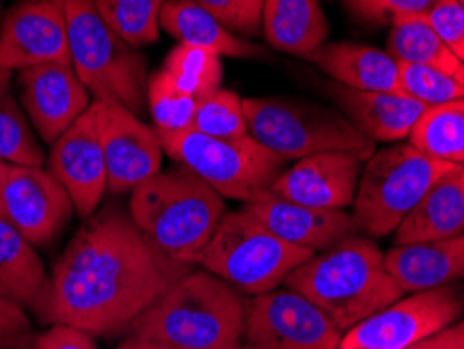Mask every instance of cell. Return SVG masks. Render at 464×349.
<instances>
[{"label":"cell","mask_w":464,"mask_h":349,"mask_svg":"<svg viewBox=\"0 0 464 349\" xmlns=\"http://www.w3.org/2000/svg\"><path fill=\"white\" fill-rule=\"evenodd\" d=\"M190 270L157 251L130 214L97 209L54 264L38 320L111 337L130 331Z\"/></svg>","instance_id":"6da1fadb"},{"label":"cell","mask_w":464,"mask_h":349,"mask_svg":"<svg viewBox=\"0 0 464 349\" xmlns=\"http://www.w3.org/2000/svg\"><path fill=\"white\" fill-rule=\"evenodd\" d=\"M283 285L316 304L343 333L404 296L389 275L385 253L358 235L314 253Z\"/></svg>","instance_id":"7a4b0ae2"},{"label":"cell","mask_w":464,"mask_h":349,"mask_svg":"<svg viewBox=\"0 0 464 349\" xmlns=\"http://www.w3.org/2000/svg\"><path fill=\"white\" fill-rule=\"evenodd\" d=\"M245 297L206 268L190 270L130 328L134 337L174 349H237Z\"/></svg>","instance_id":"3957f363"},{"label":"cell","mask_w":464,"mask_h":349,"mask_svg":"<svg viewBox=\"0 0 464 349\" xmlns=\"http://www.w3.org/2000/svg\"><path fill=\"white\" fill-rule=\"evenodd\" d=\"M130 218L157 251L195 268L227 214L224 197L187 168L160 172L130 197Z\"/></svg>","instance_id":"277c9868"},{"label":"cell","mask_w":464,"mask_h":349,"mask_svg":"<svg viewBox=\"0 0 464 349\" xmlns=\"http://www.w3.org/2000/svg\"><path fill=\"white\" fill-rule=\"evenodd\" d=\"M67 19L72 67L94 101L120 102L147 113L149 72L142 54L105 24L94 0H61Z\"/></svg>","instance_id":"5b68a950"},{"label":"cell","mask_w":464,"mask_h":349,"mask_svg":"<svg viewBox=\"0 0 464 349\" xmlns=\"http://www.w3.org/2000/svg\"><path fill=\"white\" fill-rule=\"evenodd\" d=\"M312 256L314 251L283 241L241 208L224 214L199 264L245 297H254L278 289Z\"/></svg>","instance_id":"8992f818"},{"label":"cell","mask_w":464,"mask_h":349,"mask_svg":"<svg viewBox=\"0 0 464 349\" xmlns=\"http://www.w3.org/2000/svg\"><path fill=\"white\" fill-rule=\"evenodd\" d=\"M459 166L422 153L411 142L374 150L362 170L353 220L368 237H387L429 190Z\"/></svg>","instance_id":"52a82bcc"},{"label":"cell","mask_w":464,"mask_h":349,"mask_svg":"<svg viewBox=\"0 0 464 349\" xmlns=\"http://www.w3.org/2000/svg\"><path fill=\"white\" fill-rule=\"evenodd\" d=\"M249 134L285 161L347 150L371 160L374 142L345 115L333 109L291 99H243Z\"/></svg>","instance_id":"ba28073f"},{"label":"cell","mask_w":464,"mask_h":349,"mask_svg":"<svg viewBox=\"0 0 464 349\" xmlns=\"http://www.w3.org/2000/svg\"><path fill=\"white\" fill-rule=\"evenodd\" d=\"M157 136L161 149L176 163L199 176L218 195L243 203L268 193L286 163L251 134L216 139L188 128L180 132H157Z\"/></svg>","instance_id":"9c48e42d"},{"label":"cell","mask_w":464,"mask_h":349,"mask_svg":"<svg viewBox=\"0 0 464 349\" xmlns=\"http://www.w3.org/2000/svg\"><path fill=\"white\" fill-rule=\"evenodd\" d=\"M464 316V285L400 297L343 333L339 349H400L433 337Z\"/></svg>","instance_id":"30bf717a"},{"label":"cell","mask_w":464,"mask_h":349,"mask_svg":"<svg viewBox=\"0 0 464 349\" xmlns=\"http://www.w3.org/2000/svg\"><path fill=\"white\" fill-rule=\"evenodd\" d=\"M343 331L293 289L245 297L243 345L254 349H339Z\"/></svg>","instance_id":"8fae6325"},{"label":"cell","mask_w":464,"mask_h":349,"mask_svg":"<svg viewBox=\"0 0 464 349\" xmlns=\"http://www.w3.org/2000/svg\"><path fill=\"white\" fill-rule=\"evenodd\" d=\"M91 107L105 153L109 193H132L161 172L163 149L155 128L120 102L94 101Z\"/></svg>","instance_id":"7c38bea8"},{"label":"cell","mask_w":464,"mask_h":349,"mask_svg":"<svg viewBox=\"0 0 464 349\" xmlns=\"http://www.w3.org/2000/svg\"><path fill=\"white\" fill-rule=\"evenodd\" d=\"M72 65L67 19L61 0H22L3 17L0 70Z\"/></svg>","instance_id":"4fadbf2b"},{"label":"cell","mask_w":464,"mask_h":349,"mask_svg":"<svg viewBox=\"0 0 464 349\" xmlns=\"http://www.w3.org/2000/svg\"><path fill=\"white\" fill-rule=\"evenodd\" d=\"M5 220L34 247H44L72 220L73 201L49 170L6 166L3 184Z\"/></svg>","instance_id":"5bb4252c"},{"label":"cell","mask_w":464,"mask_h":349,"mask_svg":"<svg viewBox=\"0 0 464 349\" xmlns=\"http://www.w3.org/2000/svg\"><path fill=\"white\" fill-rule=\"evenodd\" d=\"M46 170L70 193L80 218L86 220L99 209L109 184L105 153L92 107H88V111L82 113L53 142L51 153L46 157Z\"/></svg>","instance_id":"9a60e30c"},{"label":"cell","mask_w":464,"mask_h":349,"mask_svg":"<svg viewBox=\"0 0 464 349\" xmlns=\"http://www.w3.org/2000/svg\"><path fill=\"white\" fill-rule=\"evenodd\" d=\"M17 82L27 118L46 145H53L91 107V92L72 65L27 67L17 72Z\"/></svg>","instance_id":"2e32d148"},{"label":"cell","mask_w":464,"mask_h":349,"mask_svg":"<svg viewBox=\"0 0 464 349\" xmlns=\"http://www.w3.org/2000/svg\"><path fill=\"white\" fill-rule=\"evenodd\" d=\"M364 160L347 150H326L283 170L268 193L318 209H345L356 199Z\"/></svg>","instance_id":"e0dca14e"},{"label":"cell","mask_w":464,"mask_h":349,"mask_svg":"<svg viewBox=\"0 0 464 349\" xmlns=\"http://www.w3.org/2000/svg\"><path fill=\"white\" fill-rule=\"evenodd\" d=\"M245 208L278 238L314 253L331 249L358 232L356 220L345 209L308 208L272 193L259 195L257 199L245 203Z\"/></svg>","instance_id":"ac0fdd59"},{"label":"cell","mask_w":464,"mask_h":349,"mask_svg":"<svg viewBox=\"0 0 464 349\" xmlns=\"http://www.w3.org/2000/svg\"><path fill=\"white\" fill-rule=\"evenodd\" d=\"M389 275L401 293H416L464 280V235L412 245L385 253Z\"/></svg>","instance_id":"d6986e66"},{"label":"cell","mask_w":464,"mask_h":349,"mask_svg":"<svg viewBox=\"0 0 464 349\" xmlns=\"http://www.w3.org/2000/svg\"><path fill=\"white\" fill-rule=\"evenodd\" d=\"M347 120L372 142H398L411 136L416 121L427 111L425 102L398 92H368L335 84L329 88Z\"/></svg>","instance_id":"ffe728a7"},{"label":"cell","mask_w":464,"mask_h":349,"mask_svg":"<svg viewBox=\"0 0 464 349\" xmlns=\"http://www.w3.org/2000/svg\"><path fill=\"white\" fill-rule=\"evenodd\" d=\"M308 59L341 86L353 91L406 94L401 86L400 61L374 46L324 43L308 54Z\"/></svg>","instance_id":"44dd1931"},{"label":"cell","mask_w":464,"mask_h":349,"mask_svg":"<svg viewBox=\"0 0 464 349\" xmlns=\"http://www.w3.org/2000/svg\"><path fill=\"white\" fill-rule=\"evenodd\" d=\"M464 235V166L446 174L395 228V245Z\"/></svg>","instance_id":"7402d4cb"},{"label":"cell","mask_w":464,"mask_h":349,"mask_svg":"<svg viewBox=\"0 0 464 349\" xmlns=\"http://www.w3.org/2000/svg\"><path fill=\"white\" fill-rule=\"evenodd\" d=\"M51 276L46 275L36 247L15 226L0 218V296L15 301L40 318L49 297Z\"/></svg>","instance_id":"603a6c76"},{"label":"cell","mask_w":464,"mask_h":349,"mask_svg":"<svg viewBox=\"0 0 464 349\" xmlns=\"http://www.w3.org/2000/svg\"><path fill=\"white\" fill-rule=\"evenodd\" d=\"M160 24L180 44L199 46L220 57L268 59V51L227 30L195 0H166Z\"/></svg>","instance_id":"cb8c5ba5"},{"label":"cell","mask_w":464,"mask_h":349,"mask_svg":"<svg viewBox=\"0 0 464 349\" xmlns=\"http://www.w3.org/2000/svg\"><path fill=\"white\" fill-rule=\"evenodd\" d=\"M262 25L272 49L302 57L320 49L329 36L318 0H264Z\"/></svg>","instance_id":"d4e9b609"},{"label":"cell","mask_w":464,"mask_h":349,"mask_svg":"<svg viewBox=\"0 0 464 349\" xmlns=\"http://www.w3.org/2000/svg\"><path fill=\"white\" fill-rule=\"evenodd\" d=\"M0 161L6 166H34L46 163L25 109L13 94V72L0 70Z\"/></svg>","instance_id":"484cf974"},{"label":"cell","mask_w":464,"mask_h":349,"mask_svg":"<svg viewBox=\"0 0 464 349\" xmlns=\"http://www.w3.org/2000/svg\"><path fill=\"white\" fill-rule=\"evenodd\" d=\"M389 36V54L400 63L433 67L443 72H460L464 63L441 43L427 15L401 17L393 22Z\"/></svg>","instance_id":"4316f807"},{"label":"cell","mask_w":464,"mask_h":349,"mask_svg":"<svg viewBox=\"0 0 464 349\" xmlns=\"http://www.w3.org/2000/svg\"><path fill=\"white\" fill-rule=\"evenodd\" d=\"M408 141L435 160L464 166V99L427 107Z\"/></svg>","instance_id":"83f0119b"},{"label":"cell","mask_w":464,"mask_h":349,"mask_svg":"<svg viewBox=\"0 0 464 349\" xmlns=\"http://www.w3.org/2000/svg\"><path fill=\"white\" fill-rule=\"evenodd\" d=\"M94 5L105 24L132 49L160 40V17L166 0H94Z\"/></svg>","instance_id":"f1b7e54d"},{"label":"cell","mask_w":464,"mask_h":349,"mask_svg":"<svg viewBox=\"0 0 464 349\" xmlns=\"http://www.w3.org/2000/svg\"><path fill=\"white\" fill-rule=\"evenodd\" d=\"M169 75L176 88L195 101L216 92L222 84V59L220 54L199 49V46L179 44L168 54L161 67Z\"/></svg>","instance_id":"f546056e"},{"label":"cell","mask_w":464,"mask_h":349,"mask_svg":"<svg viewBox=\"0 0 464 349\" xmlns=\"http://www.w3.org/2000/svg\"><path fill=\"white\" fill-rule=\"evenodd\" d=\"M197 102L199 101L179 91L163 70L149 78L147 105L157 132H180L193 128Z\"/></svg>","instance_id":"4dcf8cb0"},{"label":"cell","mask_w":464,"mask_h":349,"mask_svg":"<svg viewBox=\"0 0 464 349\" xmlns=\"http://www.w3.org/2000/svg\"><path fill=\"white\" fill-rule=\"evenodd\" d=\"M193 128L197 132L216 136V139H238L247 136V118L243 111V99L232 91H222L203 97L197 102Z\"/></svg>","instance_id":"1f68e13d"},{"label":"cell","mask_w":464,"mask_h":349,"mask_svg":"<svg viewBox=\"0 0 464 349\" xmlns=\"http://www.w3.org/2000/svg\"><path fill=\"white\" fill-rule=\"evenodd\" d=\"M401 86L408 97L427 107L464 99V67L460 72H443L433 67L400 63Z\"/></svg>","instance_id":"d6a6232c"},{"label":"cell","mask_w":464,"mask_h":349,"mask_svg":"<svg viewBox=\"0 0 464 349\" xmlns=\"http://www.w3.org/2000/svg\"><path fill=\"white\" fill-rule=\"evenodd\" d=\"M237 36H256L262 25L264 0H195Z\"/></svg>","instance_id":"836d02e7"},{"label":"cell","mask_w":464,"mask_h":349,"mask_svg":"<svg viewBox=\"0 0 464 349\" xmlns=\"http://www.w3.org/2000/svg\"><path fill=\"white\" fill-rule=\"evenodd\" d=\"M38 333L15 301L0 296V349H34Z\"/></svg>","instance_id":"e575fe53"},{"label":"cell","mask_w":464,"mask_h":349,"mask_svg":"<svg viewBox=\"0 0 464 349\" xmlns=\"http://www.w3.org/2000/svg\"><path fill=\"white\" fill-rule=\"evenodd\" d=\"M427 17L441 43L464 63V9L459 0H438Z\"/></svg>","instance_id":"d590c367"},{"label":"cell","mask_w":464,"mask_h":349,"mask_svg":"<svg viewBox=\"0 0 464 349\" xmlns=\"http://www.w3.org/2000/svg\"><path fill=\"white\" fill-rule=\"evenodd\" d=\"M353 11L372 22H398L401 17L427 15L438 0H350Z\"/></svg>","instance_id":"8d00e7d4"},{"label":"cell","mask_w":464,"mask_h":349,"mask_svg":"<svg viewBox=\"0 0 464 349\" xmlns=\"http://www.w3.org/2000/svg\"><path fill=\"white\" fill-rule=\"evenodd\" d=\"M34 349H97L91 333L65 325H51L38 334Z\"/></svg>","instance_id":"74e56055"},{"label":"cell","mask_w":464,"mask_h":349,"mask_svg":"<svg viewBox=\"0 0 464 349\" xmlns=\"http://www.w3.org/2000/svg\"><path fill=\"white\" fill-rule=\"evenodd\" d=\"M400 349H464V318H460L452 326L443 328L441 333L433 334V337Z\"/></svg>","instance_id":"f35d334b"},{"label":"cell","mask_w":464,"mask_h":349,"mask_svg":"<svg viewBox=\"0 0 464 349\" xmlns=\"http://www.w3.org/2000/svg\"><path fill=\"white\" fill-rule=\"evenodd\" d=\"M118 349H174V347H168V345L155 344V341H147V339H140V337H134V334H130V337Z\"/></svg>","instance_id":"ab89813d"},{"label":"cell","mask_w":464,"mask_h":349,"mask_svg":"<svg viewBox=\"0 0 464 349\" xmlns=\"http://www.w3.org/2000/svg\"><path fill=\"white\" fill-rule=\"evenodd\" d=\"M5 170L6 163L0 161V218H5V209H3V184H5Z\"/></svg>","instance_id":"60d3db41"},{"label":"cell","mask_w":464,"mask_h":349,"mask_svg":"<svg viewBox=\"0 0 464 349\" xmlns=\"http://www.w3.org/2000/svg\"><path fill=\"white\" fill-rule=\"evenodd\" d=\"M237 349H254V347H249V345H238Z\"/></svg>","instance_id":"b9f144b4"},{"label":"cell","mask_w":464,"mask_h":349,"mask_svg":"<svg viewBox=\"0 0 464 349\" xmlns=\"http://www.w3.org/2000/svg\"><path fill=\"white\" fill-rule=\"evenodd\" d=\"M0 27H3V9H0Z\"/></svg>","instance_id":"7bdbcfd3"},{"label":"cell","mask_w":464,"mask_h":349,"mask_svg":"<svg viewBox=\"0 0 464 349\" xmlns=\"http://www.w3.org/2000/svg\"><path fill=\"white\" fill-rule=\"evenodd\" d=\"M459 3H460V6L464 9V0H459Z\"/></svg>","instance_id":"ee69618b"}]
</instances>
